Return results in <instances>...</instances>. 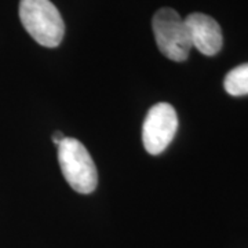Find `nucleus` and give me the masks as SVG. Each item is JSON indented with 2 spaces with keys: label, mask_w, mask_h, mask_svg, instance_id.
<instances>
[{
  "label": "nucleus",
  "mask_w": 248,
  "mask_h": 248,
  "mask_svg": "<svg viewBox=\"0 0 248 248\" xmlns=\"http://www.w3.org/2000/svg\"><path fill=\"white\" fill-rule=\"evenodd\" d=\"M178 130V116L172 105L160 102L152 107L142 127V142L148 153L157 156L167 149Z\"/></svg>",
  "instance_id": "4"
},
{
  "label": "nucleus",
  "mask_w": 248,
  "mask_h": 248,
  "mask_svg": "<svg viewBox=\"0 0 248 248\" xmlns=\"http://www.w3.org/2000/svg\"><path fill=\"white\" fill-rule=\"evenodd\" d=\"M57 149L62 175L72 189L83 195L93 193L97 187L98 172L94 160L84 145L75 138L66 137Z\"/></svg>",
  "instance_id": "2"
},
{
  "label": "nucleus",
  "mask_w": 248,
  "mask_h": 248,
  "mask_svg": "<svg viewBox=\"0 0 248 248\" xmlns=\"http://www.w3.org/2000/svg\"><path fill=\"white\" fill-rule=\"evenodd\" d=\"M190 36L192 47H196L199 51L207 57L215 55L221 51L223 45V36L219 24L202 13L189 14L184 19Z\"/></svg>",
  "instance_id": "5"
},
{
  "label": "nucleus",
  "mask_w": 248,
  "mask_h": 248,
  "mask_svg": "<svg viewBox=\"0 0 248 248\" xmlns=\"http://www.w3.org/2000/svg\"><path fill=\"white\" fill-rule=\"evenodd\" d=\"M65 138H66V137H65V135H63L61 131H57V133L53 134V142L55 143V145H57V146H58V145H60V143H61V142L65 140Z\"/></svg>",
  "instance_id": "7"
},
{
  "label": "nucleus",
  "mask_w": 248,
  "mask_h": 248,
  "mask_svg": "<svg viewBox=\"0 0 248 248\" xmlns=\"http://www.w3.org/2000/svg\"><path fill=\"white\" fill-rule=\"evenodd\" d=\"M225 90L229 95L241 97L248 94V63L233 68L223 80Z\"/></svg>",
  "instance_id": "6"
},
{
  "label": "nucleus",
  "mask_w": 248,
  "mask_h": 248,
  "mask_svg": "<svg viewBox=\"0 0 248 248\" xmlns=\"http://www.w3.org/2000/svg\"><path fill=\"white\" fill-rule=\"evenodd\" d=\"M19 19L25 31L40 46L54 48L61 45L65 24L50 0H21Z\"/></svg>",
  "instance_id": "1"
},
{
  "label": "nucleus",
  "mask_w": 248,
  "mask_h": 248,
  "mask_svg": "<svg viewBox=\"0 0 248 248\" xmlns=\"http://www.w3.org/2000/svg\"><path fill=\"white\" fill-rule=\"evenodd\" d=\"M153 33L164 57L175 62L187 60L192 42L185 21L174 9H160L153 17Z\"/></svg>",
  "instance_id": "3"
}]
</instances>
